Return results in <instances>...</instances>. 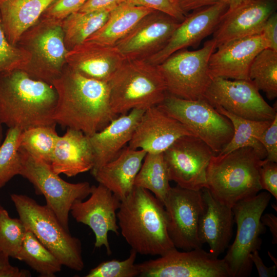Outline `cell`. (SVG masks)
<instances>
[{
    "label": "cell",
    "mask_w": 277,
    "mask_h": 277,
    "mask_svg": "<svg viewBox=\"0 0 277 277\" xmlns=\"http://www.w3.org/2000/svg\"><path fill=\"white\" fill-rule=\"evenodd\" d=\"M51 85L57 95L53 115L56 124L90 136L118 116L111 109L107 82L85 77L66 64Z\"/></svg>",
    "instance_id": "obj_1"
},
{
    "label": "cell",
    "mask_w": 277,
    "mask_h": 277,
    "mask_svg": "<svg viewBox=\"0 0 277 277\" xmlns=\"http://www.w3.org/2000/svg\"><path fill=\"white\" fill-rule=\"evenodd\" d=\"M57 100L50 84L30 77L21 69L0 73V121L22 131L56 125L53 115Z\"/></svg>",
    "instance_id": "obj_2"
},
{
    "label": "cell",
    "mask_w": 277,
    "mask_h": 277,
    "mask_svg": "<svg viewBox=\"0 0 277 277\" xmlns=\"http://www.w3.org/2000/svg\"><path fill=\"white\" fill-rule=\"evenodd\" d=\"M122 235L131 249L146 255H162L175 248L167 231L164 205L149 190L134 187L116 213Z\"/></svg>",
    "instance_id": "obj_3"
},
{
    "label": "cell",
    "mask_w": 277,
    "mask_h": 277,
    "mask_svg": "<svg viewBox=\"0 0 277 277\" xmlns=\"http://www.w3.org/2000/svg\"><path fill=\"white\" fill-rule=\"evenodd\" d=\"M263 160L250 147L212 156L207 170V188L229 206L262 190L260 170Z\"/></svg>",
    "instance_id": "obj_4"
},
{
    "label": "cell",
    "mask_w": 277,
    "mask_h": 277,
    "mask_svg": "<svg viewBox=\"0 0 277 277\" xmlns=\"http://www.w3.org/2000/svg\"><path fill=\"white\" fill-rule=\"evenodd\" d=\"M107 83L111 109L116 116L157 106L167 94L157 66L146 60H125Z\"/></svg>",
    "instance_id": "obj_5"
},
{
    "label": "cell",
    "mask_w": 277,
    "mask_h": 277,
    "mask_svg": "<svg viewBox=\"0 0 277 277\" xmlns=\"http://www.w3.org/2000/svg\"><path fill=\"white\" fill-rule=\"evenodd\" d=\"M19 215L27 229L58 260L62 265L77 271L84 268L80 240L71 235L46 205L38 204L24 194L10 195Z\"/></svg>",
    "instance_id": "obj_6"
},
{
    "label": "cell",
    "mask_w": 277,
    "mask_h": 277,
    "mask_svg": "<svg viewBox=\"0 0 277 277\" xmlns=\"http://www.w3.org/2000/svg\"><path fill=\"white\" fill-rule=\"evenodd\" d=\"M62 22V20L41 17L17 42L16 46L29 56L22 70L32 78L51 84L62 74L68 51Z\"/></svg>",
    "instance_id": "obj_7"
},
{
    "label": "cell",
    "mask_w": 277,
    "mask_h": 277,
    "mask_svg": "<svg viewBox=\"0 0 277 277\" xmlns=\"http://www.w3.org/2000/svg\"><path fill=\"white\" fill-rule=\"evenodd\" d=\"M216 49L212 38L200 49L178 51L157 65L167 94L189 100L204 98L213 79L209 73V60Z\"/></svg>",
    "instance_id": "obj_8"
},
{
    "label": "cell",
    "mask_w": 277,
    "mask_h": 277,
    "mask_svg": "<svg viewBox=\"0 0 277 277\" xmlns=\"http://www.w3.org/2000/svg\"><path fill=\"white\" fill-rule=\"evenodd\" d=\"M271 199L268 192L239 201L232 207L236 224L235 238L223 258L231 277L249 276L252 269L250 253L259 250L260 235L265 230L261 217Z\"/></svg>",
    "instance_id": "obj_9"
},
{
    "label": "cell",
    "mask_w": 277,
    "mask_h": 277,
    "mask_svg": "<svg viewBox=\"0 0 277 277\" xmlns=\"http://www.w3.org/2000/svg\"><path fill=\"white\" fill-rule=\"evenodd\" d=\"M22 168L21 175L43 194L46 205L69 230V214L73 204L90 194L91 186L87 182L71 183L63 180L52 169L50 164L30 154L19 147Z\"/></svg>",
    "instance_id": "obj_10"
},
{
    "label": "cell",
    "mask_w": 277,
    "mask_h": 277,
    "mask_svg": "<svg viewBox=\"0 0 277 277\" xmlns=\"http://www.w3.org/2000/svg\"><path fill=\"white\" fill-rule=\"evenodd\" d=\"M157 106L207 144L214 155L220 153L233 136L230 121L204 98L189 100L167 94Z\"/></svg>",
    "instance_id": "obj_11"
},
{
    "label": "cell",
    "mask_w": 277,
    "mask_h": 277,
    "mask_svg": "<svg viewBox=\"0 0 277 277\" xmlns=\"http://www.w3.org/2000/svg\"><path fill=\"white\" fill-rule=\"evenodd\" d=\"M136 265L142 277H231L223 259L202 248L185 251L174 248Z\"/></svg>",
    "instance_id": "obj_12"
},
{
    "label": "cell",
    "mask_w": 277,
    "mask_h": 277,
    "mask_svg": "<svg viewBox=\"0 0 277 277\" xmlns=\"http://www.w3.org/2000/svg\"><path fill=\"white\" fill-rule=\"evenodd\" d=\"M204 98L214 107L221 106L245 119L272 121L277 115L276 109L265 101L250 80L213 78Z\"/></svg>",
    "instance_id": "obj_13"
},
{
    "label": "cell",
    "mask_w": 277,
    "mask_h": 277,
    "mask_svg": "<svg viewBox=\"0 0 277 277\" xmlns=\"http://www.w3.org/2000/svg\"><path fill=\"white\" fill-rule=\"evenodd\" d=\"M214 155L207 144L194 135L179 138L163 152L170 181L194 190L207 187V170Z\"/></svg>",
    "instance_id": "obj_14"
},
{
    "label": "cell",
    "mask_w": 277,
    "mask_h": 277,
    "mask_svg": "<svg viewBox=\"0 0 277 277\" xmlns=\"http://www.w3.org/2000/svg\"><path fill=\"white\" fill-rule=\"evenodd\" d=\"M164 206L168 233L174 247L185 251L202 248L198 236L199 220L204 206L202 189L171 187Z\"/></svg>",
    "instance_id": "obj_15"
},
{
    "label": "cell",
    "mask_w": 277,
    "mask_h": 277,
    "mask_svg": "<svg viewBox=\"0 0 277 277\" xmlns=\"http://www.w3.org/2000/svg\"><path fill=\"white\" fill-rule=\"evenodd\" d=\"M180 23L154 10L144 17L115 46L125 60H147L165 46Z\"/></svg>",
    "instance_id": "obj_16"
},
{
    "label": "cell",
    "mask_w": 277,
    "mask_h": 277,
    "mask_svg": "<svg viewBox=\"0 0 277 277\" xmlns=\"http://www.w3.org/2000/svg\"><path fill=\"white\" fill-rule=\"evenodd\" d=\"M89 198L75 202L70 210L73 217L78 223L89 226L95 236L94 246H105L108 255L111 254L108 233L119 235L116 213L121 200L110 190L101 184L92 185Z\"/></svg>",
    "instance_id": "obj_17"
},
{
    "label": "cell",
    "mask_w": 277,
    "mask_h": 277,
    "mask_svg": "<svg viewBox=\"0 0 277 277\" xmlns=\"http://www.w3.org/2000/svg\"><path fill=\"white\" fill-rule=\"evenodd\" d=\"M268 48L262 33L222 44L209 58L210 74L212 78L250 80L249 71L253 60L260 52Z\"/></svg>",
    "instance_id": "obj_18"
},
{
    "label": "cell",
    "mask_w": 277,
    "mask_h": 277,
    "mask_svg": "<svg viewBox=\"0 0 277 277\" xmlns=\"http://www.w3.org/2000/svg\"><path fill=\"white\" fill-rule=\"evenodd\" d=\"M228 8L227 4L222 1L195 10L191 14L186 15L165 46L146 61L157 65L178 51L190 46H198L204 38L213 33Z\"/></svg>",
    "instance_id": "obj_19"
},
{
    "label": "cell",
    "mask_w": 277,
    "mask_h": 277,
    "mask_svg": "<svg viewBox=\"0 0 277 277\" xmlns=\"http://www.w3.org/2000/svg\"><path fill=\"white\" fill-rule=\"evenodd\" d=\"M186 135H194L157 105L145 111L128 147L147 153H162L177 139Z\"/></svg>",
    "instance_id": "obj_20"
},
{
    "label": "cell",
    "mask_w": 277,
    "mask_h": 277,
    "mask_svg": "<svg viewBox=\"0 0 277 277\" xmlns=\"http://www.w3.org/2000/svg\"><path fill=\"white\" fill-rule=\"evenodd\" d=\"M275 8L274 0H251L227 9L213 32L216 48L234 39L262 33Z\"/></svg>",
    "instance_id": "obj_21"
},
{
    "label": "cell",
    "mask_w": 277,
    "mask_h": 277,
    "mask_svg": "<svg viewBox=\"0 0 277 277\" xmlns=\"http://www.w3.org/2000/svg\"><path fill=\"white\" fill-rule=\"evenodd\" d=\"M66 64L89 78L108 82L125 61L115 46L85 41L68 50Z\"/></svg>",
    "instance_id": "obj_22"
},
{
    "label": "cell",
    "mask_w": 277,
    "mask_h": 277,
    "mask_svg": "<svg viewBox=\"0 0 277 277\" xmlns=\"http://www.w3.org/2000/svg\"><path fill=\"white\" fill-rule=\"evenodd\" d=\"M204 209L198 224V236L207 243L209 252L219 257L228 247L232 235L234 222L232 207L216 199L207 188L202 189Z\"/></svg>",
    "instance_id": "obj_23"
},
{
    "label": "cell",
    "mask_w": 277,
    "mask_h": 277,
    "mask_svg": "<svg viewBox=\"0 0 277 277\" xmlns=\"http://www.w3.org/2000/svg\"><path fill=\"white\" fill-rule=\"evenodd\" d=\"M146 110L133 109L117 116L103 129L88 136L94 159L91 173L117 157L131 139Z\"/></svg>",
    "instance_id": "obj_24"
},
{
    "label": "cell",
    "mask_w": 277,
    "mask_h": 277,
    "mask_svg": "<svg viewBox=\"0 0 277 277\" xmlns=\"http://www.w3.org/2000/svg\"><path fill=\"white\" fill-rule=\"evenodd\" d=\"M94 163L88 136L81 131L67 128L63 135L58 136L50 163L55 173L75 176L91 170Z\"/></svg>",
    "instance_id": "obj_25"
},
{
    "label": "cell",
    "mask_w": 277,
    "mask_h": 277,
    "mask_svg": "<svg viewBox=\"0 0 277 277\" xmlns=\"http://www.w3.org/2000/svg\"><path fill=\"white\" fill-rule=\"evenodd\" d=\"M146 153L142 149L125 147L117 157L91 174L98 184L108 188L122 201L133 189L135 178Z\"/></svg>",
    "instance_id": "obj_26"
},
{
    "label": "cell",
    "mask_w": 277,
    "mask_h": 277,
    "mask_svg": "<svg viewBox=\"0 0 277 277\" xmlns=\"http://www.w3.org/2000/svg\"><path fill=\"white\" fill-rule=\"evenodd\" d=\"M56 0H5L0 16L8 41L16 45L21 35L34 25Z\"/></svg>",
    "instance_id": "obj_27"
},
{
    "label": "cell",
    "mask_w": 277,
    "mask_h": 277,
    "mask_svg": "<svg viewBox=\"0 0 277 277\" xmlns=\"http://www.w3.org/2000/svg\"><path fill=\"white\" fill-rule=\"evenodd\" d=\"M153 11L126 0L110 11L104 25L86 41L115 46L144 17Z\"/></svg>",
    "instance_id": "obj_28"
},
{
    "label": "cell",
    "mask_w": 277,
    "mask_h": 277,
    "mask_svg": "<svg viewBox=\"0 0 277 277\" xmlns=\"http://www.w3.org/2000/svg\"><path fill=\"white\" fill-rule=\"evenodd\" d=\"M214 108L230 121L233 127V134L231 140L217 155L250 147L254 150L261 159H265L267 156L266 150L258 141V138L272 121H257L245 119L227 111L221 106Z\"/></svg>",
    "instance_id": "obj_29"
},
{
    "label": "cell",
    "mask_w": 277,
    "mask_h": 277,
    "mask_svg": "<svg viewBox=\"0 0 277 277\" xmlns=\"http://www.w3.org/2000/svg\"><path fill=\"white\" fill-rule=\"evenodd\" d=\"M111 10L89 12L76 11L62 19L65 46L69 50L82 44L104 25Z\"/></svg>",
    "instance_id": "obj_30"
},
{
    "label": "cell",
    "mask_w": 277,
    "mask_h": 277,
    "mask_svg": "<svg viewBox=\"0 0 277 277\" xmlns=\"http://www.w3.org/2000/svg\"><path fill=\"white\" fill-rule=\"evenodd\" d=\"M170 181L163 153H147L134 186L149 190L164 205L171 187Z\"/></svg>",
    "instance_id": "obj_31"
},
{
    "label": "cell",
    "mask_w": 277,
    "mask_h": 277,
    "mask_svg": "<svg viewBox=\"0 0 277 277\" xmlns=\"http://www.w3.org/2000/svg\"><path fill=\"white\" fill-rule=\"evenodd\" d=\"M16 259L25 262L42 276H55L62 264L30 230L27 229Z\"/></svg>",
    "instance_id": "obj_32"
},
{
    "label": "cell",
    "mask_w": 277,
    "mask_h": 277,
    "mask_svg": "<svg viewBox=\"0 0 277 277\" xmlns=\"http://www.w3.org/2000/svg\"><path fill=\"white\" fill-rule=\"evenodd\" d=\"M249 77L269 100H274L277 97V51L266 48L260 52L250 66Z\"/></svg>",
    "instance_id": "obj_33"
},
{
    "label": "cell",
    "mask_w": 277,
    "mask_h": 277,
    "mask_svg": "<svg viewBox=\"0 0 277 277\" xmlns=\"http://www.w3.org/2000/svg\"><path fill=\"white\" fill-rule=\"evenodd\" d=\"M55 126H37L22 131L19 140V147L50 164L59 136Z\"/></svg>",
    "instance_id": "obj_34"
},
{
    "label": "cell",
    "mask_w": 277,
    "mask_h": 277,
    "mask_svg": "<svg viewBox=\"0 0 277 277\" xmlns=\"http://www.w3.org/2000/svg\"><path fill=\"white\" fill-rule=\"evenodd\" d=\"M22 132L16 127L9 128L0 146V189L14 176L20 174L22 160L18 149Z\"/></svg>",
    "instance_id": "obj_35"
},
{
    "label": "cell",
    "mask_w": 277,
    "mask_h": 277,
    "mask_svg": "<svg viewBox=\"0 0 277 277\" xmlns=\"http://www.w3.org/2000/svg\"><path fill=\"white\" fill-rule=\"evenodd\" d=\"M27 228L21 221L11 217L3 207L0 210V251L16 259Z\"/></svg>",
    "instance_id": "obj_36"
},
{
    "label": "cell",
    "mask_w": 277,
    "mask_h": 277,
    "mask_svg": "<svg viewBox=\"0 0 277 277\" xmlns=\"http://www.w3.org/2000/svg\"><path fill=\"white\" fill-rule=\"evenodd\" d=\"M137 252L131 249L129 256L123 261L112 260L100 263L91 269L86 277H134L139 276L135 261Z\"/></svg>",
    "instance_id": "obj_37"
},
{
    "label": "cell",
    "mask_w": 277,
    "mask_h": 277,
    "mask_svg": "<svg viewBox=\"0 0 277 277\" xmlns=\"http://www.w3.org/2000/svg\"><path fill=\"white\" fill-rule=\"evenodd\" d=\"M29 60L28 53L10 43L4 32L0 16V73L23 69Z\"/></svg>",
    "instance_id": "obj_38"
},
{
    "label": "cell",
    "mask_w": 277,
    "mask_h": 277,
    "mask_svg": "<svg viewBox=\"0 0 277 277\" xmlns=\"http://www.w3.org/2000/svg\"><path fill=\"white\" fill-rule=\"evenodd\" d=\"M134 5L148 8L166 13L180 22L185 18L186 14L180 8L177 0H127Z\"/></svg>",
    "instance_id": "obj_39"
},
{
    "label": "cell",
    "mask_w": 277,
    "mask_h": 277,
    "mask_svg": "<svg viewBox=\"0 0 277 277\" xmlns=\"http://www.w3.org/2000/svg\"><path fill=\"white\" fill-rule=\"evenodd\" d=\"M87 0H56L45 10L41 17L62 20L78 11Z\"/></svg>",
    "instance_id": "obj_40"
},
{
    "label": "cell",
    "mask_w": 277,
    "mask_h": 277,
    "mask_svg": "<svg viewBox=\"0 0 277 277\" xmlns=\"http://www.w3.org/2000/svg\"><path fill=\"white\" fill-rule=\"evenodd\" d=\"M260 183L265 189L277 199V164L263 160L260 170Z\"/></svg>",
    "instance_id": "obj_41"
},
{
    "label": "cell",
    "mask_w": 277,
    "mask_h": 277,
    "mask_svg": "<svg viewBox=\"0 0 277 277\" xmlns=\"http://www.w3.org/2000/svg\"><path fill=\"white\" fill-rule=\"evenodd\" d=\"M258 141L265 148L267 156L265 159L277 162V115L270 125L259 137Z\"/></svg>",
    "instance_id": "obj_42"
},
{
    "label": "cell",
    "mask_w": 277,
    "mask_h": 277,
    "mask_svg": "<svg viewBox=\"0 0 277 277\" xmlns=\"http://www.w3.org/2000/svg\"><path fill=\"white\" fill-rule=\"evenodd\" d=\"M262 33L268 43V48L277 51V14L275 12L265 22Z\"/></svg>",
    "instance_id": "obj_43"
},
{
    "label": "cell",
    "mask_w": 277,
    "mask_h": 277,
    "mask_svg": "<svg viewBox=\"0 0 277 277\" xmlns=\"http://www.w3.org/2000/svg\"><path fill=\"white\" fill-rule=\"evenodd\" d=\"M126 0H87L78 11L89 12L101 10H112Z\"/></svg>",
    "instance_id": "obj_44"
},
{
    "label": "cell",
    "mask_w": 277,
    "mask_h": 277,
    "mask_svg": "<svg viewBox=\"0 0 277 277\" xmlns=\"http://www.w3.org/2000/svg\"><path fill=\"white\" fill-rule=\"evenodd\" d=\"M249 258L252 263L254 264L260 277H272L276 274L277 265L266 266L259 255V250H256L252 252Z\"/></svg>",
    "instance_id": "obj_45"
},
{
    "label": "cell",
    "mask_w": 277,
    "mask_h": 277,
    "mask_svg": "<svg viewBox=\"0 0 277 277\" xmlns=\"http://www.w3.org/2000/svg\"><path fill=\"white\" fill-rule=\"evenodd\" d=\"M222 0H177L181 10L186 14L191 10L216 4Z\"/></svg>",
    "instance_id": "obj_46"
},
{
    "label": "cell",
    "mask_w": 277,
    "mask_h": 277,
    "mask_svg": "<svg viewBox=\"0 0 277 277\" xmlns=\"http://www.w3.org/2000/svg\"><path fill=\"white\" fill-rule=\"evenodd\" d=\"M261 221L264 226H267L272 236V243H277V217L272 213L262 215Z\"/></svg>",
    "instance_id": "obj_47"
},
{
    "label": "cell",
    "mask_w": 277,
    "mask_h": 277,
    "mask_svg": "<svg viewBox=\"0 0 277 277\" xmlns=\"http://www.w3.org/2000/svg\"><path fill=\"white\" fill-rule=\"evenodd\" d=\"M31 275L28 270L20 269L11 265L0 270V277H28Z\"/></svg>",
    "instance_id": "obj_48"
},
{
    "label": "cell",
    "mask_w": 277,
    "mask_h": 277,
    "mask_svg": "<svg viewBox=\"0 0 277 277\" xmlns=\"http://www.w3.org/2000/svg\"><path fill=\"white\" fill-rule=\"evenodd\" d=\"M9 258L8 256L0 251V270L8 267L11 265Z\"/></svg>",
    "instance_id": "obj_49"
},
{
    "label": "cell",
    "mask_w": 277,
    "mask_h": 277,
    "mask_svg": "<svg viewBox=\"0 0 277 277\" xmlns=\"http://www.w3.org/2000/svg\"><path fill=\"white\" fill-rule=\"evenodd\" d=\"M224 1L228 6V10L232 9L242 4L251 0H222Z\"/></svg>",
    "instance_id": "obj_50"
},
{
    "label": "cell",
    "mask_w": 277,
    "mask_h": 277,
    "mask_svg": "<svg viewBox=\"0 0 277 277\" xmlns=\"http://www.w3.org/2000/svg\"><path fill=\"white\" fill-rule=\"evenodd\" d=\"M2 123L0 121V146L3 142V129H2Z\"/></svg>",
    "instance_id": "obj_51"
},
{
    "label": "cell",
    "mask_w": 277,
    "mask_h": 277,
    "mask_svg": "<svg viewBox=\"0 0 277 277\" xmlns=\"http://www.w3.org/2000/svg\"><path fill=\"white\" fill-rule=\"evenodd\" d=\"M268 254H269V255L270 257V258L274 261V262L275 263V265H277L276 260V259L275 260L274 257L272 255V254L270 253H269V252H268Z\"/></svg>",
    "instance_id": "obj_52"
},
{
    "label": "cell",
    "mask_w": 277,
    "mask_h": 277,
    "mask_svg": "<svg viewBox=\"0 0 277 277\" xmlns=\"http://www.w3.org/2000/svg\"><path fill=\"white\" fill-rule=\"evenodd\" d=\"M5 0H0V4L3 2Z\"/></svg>",
    "instance_id": "obj_53"
},
{
    "label": "cell",
    "mask_w": 277,
    "mask_h": 277,
    "mask_svg": "<svg viewBox=\"0 0 277 277\" xmlns=\"http://www.w3.org/2000/svg\"><path fill=\"white\" fill-rule=\"evenodd\" d=\"M3 208L2 206L1 205V204H0V210L1 209Z\"/></svg>",
    "instance_id": "obj_54"
}]
</instances>
